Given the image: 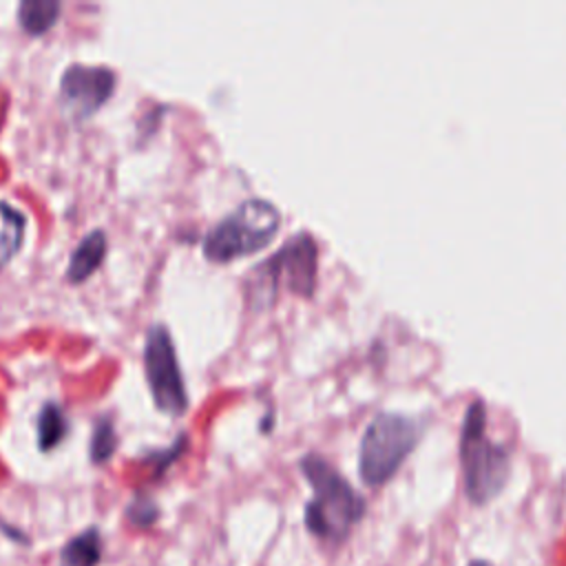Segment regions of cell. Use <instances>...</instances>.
Wrapping results in <instances>:
<instances>
[{
  "label": "cell",
  "mask_w": 566,
  "mask_h": 566,
  "mask_svg": "<svg viewBox=\"0 0 566 566\" xmlns=\"http://www.w3.org/2000/svg\"><path fill=\"white\" fill-rule=\"evenodd\" d=\"M318 272V245L305 230L285 239L283 245L245 276V298L254 310L272 305L281 285L298 296H312Z\"/></svg>",
  "instance_id": "3"
},
{
  "label": "cell",
  "mask_w": 566,
  "mask_h": 566,
  "mask_svg": "<svg viewBox=\"0 0 566 566\" xmlns=\"http://www.w3.org/2000/svg\"><path fill=\"white\" fill-rule=\"evenodd\" d=\"M126 517L130 524L135 526H153L159 517V506L155 504V500L150 495H144V493H137L128 506H126Z\"/></svg>",
  "instance_id": "14"
},
{
  "label": "cell",
  "mask_w": 566,
  "mask_h": 566,
  "mask_svg": "<svg viewBox=\"0 0 566 566\" xmlns=\"http://www.w3.org/2000/svg\"><path fill=\"white\" fill-rule=\"evenodd\" d=\"M60 9L57 0H22L18 4V22L27 33L40 35L57 22Z\"/></svg>",
  "instance_id": "12"
},
{
  "label": "cell",
  "mask_w": 566,
  "mask_h": 566,
  "mask_svg": "<svg viewBox=\"0 0 566 566\" xmlns=\"http://www.w3.org/2000/svg\"><path fill=\"white\" fill-rule=\"evenodd\" d=\"M298 467L314 493L305 504V528L318 539L334 544L345 542L367 511L365 497L316 451L305 453Z\"/></svg>",
  "instance_id": "1"
},
{
  "label": "cell",
  "mask_w": 566,
  "mask_h": 566,
  "mask_svg": "<svg viewBox=\"0 0 566 566\" xmlns=\"http://www.w3.org/2000/svg\"><path fill=\"white\" fill-rule=\"evenodd\" d=\"M35 433L40 451H53L69 433L66 411L57 402H44L38 411Z\"/></svg>",
  "instance_id": "11"
},
{
  "label": "cell",
  "mask_w": 566,
  "mask_h": 566,
  "mask_svg": "<svg viewBox=\"0 0 566 566\" xmlns=\"http://www.w3.org/2000/svg\"><path fill=\"white\" fill-rule=\"evenodd\" d=\"M117 449V431L115 424L108 416H99L93 424L91 431V442H88V455L95 464H104L111 460V455Z\"/></svg>",
  "instance_id": "13"
},
{
  "label": "cell",
  "mask_w": 566,
  "mask_h": 566,
  "mask_svg": "<svg viewBox=\"0 0 566 566\" xmlns=\"http://www.w3.org/2000/svg\"><path fill=\"white\" fill-rule=\"evenodd\" d=\"M424 418L405 411H378L365 427L358 444V473L365 484H385L418 444Z\"/></svg>",
  "instance_id": "4"
},
{
  "label": "cell",
  "mask_w": 566,
  "mask_h": 566,
  "mask_svg": "<svg viewBox=\"0 0 566 566\" xmlns=\"http://www.w3.org/2000/svg\"><path fill=\"white\" fill-rule=\"evenodd\" d=\"M279 228V208L268 199L250 197L206 232L203 256L214 263H230L254 254L276 237Z\"/></svg>",
  "instance_id": "5"
},
{
  "label": "cell",
  "mask_w": 566,
  "mask_h": 566,
  "mask_svg": "<svg viewBox=\"0 0 566 566\" xmlns=\"http://www.w3.org/2000/svg\"><path fill=\"white\" fill-rule=\"evenodd\" d=\"M102 559V535L95 526L73 535L60 551L62 566H97Z\"/></svg>",
  "instance_id": "9"
},
{
  "label": "cell",
  "mask_w": 566,
  "mask_h": 566,
  "mask_svg": "<svg viewBox=\"0 0 566 566\" xmlns=\"http://www.w3.org/2000/svg\"><path fill=\"white\" fill-rule=\"evenodd\" d=\"M469 566H493L489 559H482V557H475L469 562Z\"/></svg>",
  "instance_id": "15"
},
{
  "label": "cell",
  "mask_w": 566,
  "mask_h": 566,
  "mask_svg": "<svg viewBox=\"0 0 566 566\" xmlns=\"http://www.w3.org/2000/svg\"><path fill=\"white\" fill-rule=\"evenodd\" d=\"M106 248H108V241H106L104 230L93 228L91 232H86L71 252L66 279L71 283L86 281L102 265V261L106 256Z\"/></svg>",
  "instance_id": "8"
},
{
  "label": "cell",
  "mask_w": 566,
  "mask_h": 566,
  "mask_svg": "<svg viewBox=\"0 0 566 566\" xmlns=\"http://www.w3.org/2000/svg\"><path fill=\"white\" fill-rule=\"evenodd\" d=\"M117 75L104 64L73 62L60 77V104L73 119L93 115L115 91Z\"/></svg>",
  "instance_id": "7"
},
{
  "label": "cell",
  "mask_w": 566,
  "mask_h": 566,
  "mask_svg": "<svg viewBox=\"0 0 566 566\" xmlns=\"http://www.w3.org/2000/svg\"><path fill=\"white\" fill-rule=\"evenodd\" d=\"M462 486L475 506H484L502 493L511 478L509 444L489 438L486 433V402L475 396L462 416L458 442Z\"/></svg>",
  "instance_id": "2"
},
{
  "label": "cell",
  "mask_w": 566,
  "mask_h": 566,
  "mask_svg": "<svg viewBox=\"0 0 566 566\" xmlns=\"http://www.w3.org/2000/svg\"><path fill=\"white\" fill-rule=\"evenodd\" d=\"M144 371L155 407L166 416L186 413L188 391L170 329L164 323H153L146 329Z\"/></svg>",
  "instance_id": "6"
},
{
  "label": "cell",
  "mask_w": 566,
  "mask_h": 566,
  "mask_svg": "<svg viewBox=\"0 0 566 566\" xmlns=\"http://www.w3.org/2000/svg\"><path fill=\"white\" fill-rule=\"evenodd\" d=\"M27 217L13 203L0 199V268L7 265L24 241Z\"/></svg>",
  "instance_id": "10"
}]
</instances>
